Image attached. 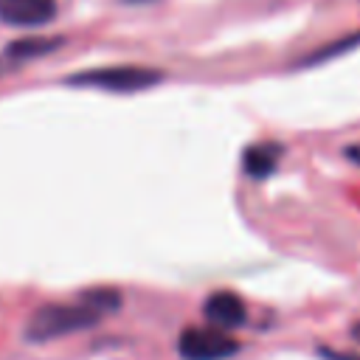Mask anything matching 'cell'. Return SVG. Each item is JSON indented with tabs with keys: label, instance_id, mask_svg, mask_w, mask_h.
I'll list each match as a JSON object with an SVG mask.
<instances>
[{
	"label": "cell",
	"instance_id": "cell-1",
	"mask_svg": "<svg viewBox=\"0 0 360 360\" xmlns=\"http://www.w3.org/2000/svg\"><path fill=\"white\" fill-rule=\"evenodd\" d=\"M101 309L93 301H76V304H42L25 323V338L28 340H53V338H65L70 332L79 329H90L93 323L101 321Z\"/></svg>",
	"mask_w": 360,
	"mask_h": 360
},
{
	"label": "cell",
	"instance_id": "cell-2",
	"mask_svg": "<svg viewBox=\"0 0 360 360\" xmlns=\"http://www.w3.org/2000/svg\"><path fill=\"white\" fill-rule=\"evenodd\" d=\"M177 352L186 360H225L239 352V343L217 326H188L177 338Z\"/></svg>",
	"mask_w": 360,
	"mask_h": 360
},
{
	"label": "cell",
	"instance_id": "cell-3",
	"mask_svg": "<svg viewBox=\"0 0 360 360\" xmlns=\"http://www.w3.org/2000/svg\"><path fill=\"white\" fill-rule=\"evenodd\" d=\"M160 79H163V73L149 70V68H104V70L76 73L68 82L104 87V90H112V93H132V90H143V87H149Z\"/></svg>",
	"mask_w": 360,
	"mask_h": 360
},
{
	"label": "cell",
	"instance_id": "cell-4",
	"mask_svg": "<svg viewBox=\"0 0 360 360\" xmlns=\"http://www.w3.org/2000/svg\"><path fill=\"white\" fill-rule=\"evenodd\" d=\"M56 17V0H0V20L17 28H39Z\"/></svg>",
	"mask_w": 360,
	"mask_h": 360
},
{
	"label": "cell",
	"instance_id": "cell-5",
	"mask_svg": "<svg viewBox=\"0 0 360 360\" xmlns=\"http://www.w3.org/2000/svg\"><path fill=\"white\" fill-rule=\"evenodd\" d=\"M202 312L208 318V326H217L222 332L228 329H236L245 323L248 318V309H245V301L236 295V292H228V290H219V292H211L202 304Z\"/></svg>",
	"mask_w": 360,
	"mask_h": 360
},
{
	"label": "cell",
	"instance_id": "cell-6",
	"mask_svg": "<svg viewBox=\"0 0 360 360\" xmlns=\"http://www.w3.org/2000/svg\"><path fill=\"white\" fill-rule=\"evenodd\" d=\"M278 155L281 149L276 143H259V146H250L245 152V172L250 177H264L273 172V166L278 163Z\"/></svg>",
	"mask_w": 360,
	"mask_h": 360
},
{
	"label": "cell",
	"instance_id": "cell-7",
	"mask_svg": "<svg viewBox=\"0 0 360 360\" xmlns=\"http://www.w3.org/2000/svg\"><path fill=\"white\" fill-rule=\"evenodd\" d=\"M323 360H360V354L354 352H335V349H321Z\"/></svg>",
	"mask_w": 360,
	"mask_h": 360
},
{
	"label": "cell",
	"instance_id": "cell-8",
	"mask_svg": "<svg viewBox=\"0 0 360 360\" xmlns=\"http://www.w3.org/2000/svg\"><path fill=\"white\" fill-rule=\"evenodd\" d=\"M352 338H354V340H357V343H360V321H357V323H354V326H352Z\"/></svg>",
	"mask_w": 360,
	"mask_h": 360
},
{
	"label": "cell",
	"instance_id": "cell-9",
	"mask_svg": "<svg viewBox=\"0 0 360 360\" xmlns=\"http://www.w3.org/2000/svg\"><path fill=\"white\" fill-rule=\"evenodd\" d=\"M124 3H152V0H124Z\"/></svg>",
	"mask_w": 360,
	"mask_h": 360
}]
</instances>
